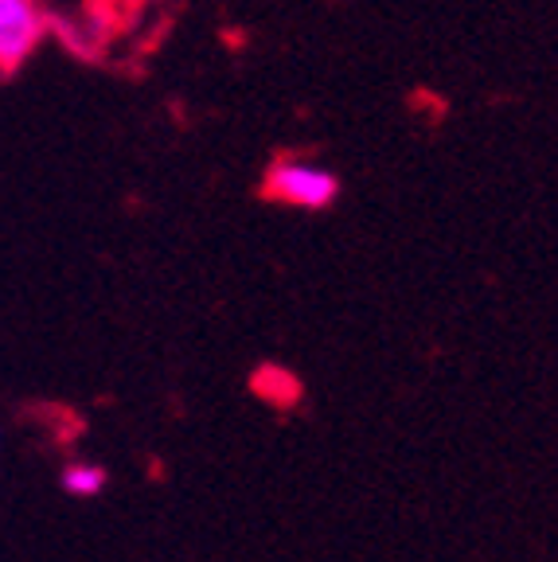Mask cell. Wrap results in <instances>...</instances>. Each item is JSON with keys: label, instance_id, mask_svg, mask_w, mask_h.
I'll use <instances>...</instances> for the list:
<instances>
[{"label": "cell", "instance_id": "7a4b0ae2", "mask_svg": "<svg viewBox=\"0 0 558 562\" xmlns=\"http://www.w3.org/2000/svg\"><path fill=\"white\" fill-rule=\"evenodd\" d=\"M52 20L40 0H0V75H16L44 47Z\"/></svg>", "mask_w": 558, "mask_h": 562}, {"label": "cell", "instance_id": "3957f363", "mask_svg": "<svg viewBox=\"0 0 558 562\" xmlns=\"http://www.w3.org/2000/svg\"><path fill=\"white\" fill-rule=\"evenodd\" d=\"M105 488V469L98 465H67L63 469V492L79 496V501H90Z\"/></svg>", "mask_w": 558, "mask_h": 562}, {"label": "cell", "instance_id": "6da1fadb", "mask_svg": "<svg viewBox=\"0 0 558 562\" xmlns=\"http://www.w3.org/2000/svg\"><path fill=\"white\" fill-rule=\"evenodd\" d=\"M266 200L297 211H324L341 195V176L305 157H278L263 176Z\"/></svg>", "mask_w": 558, "mask_h": 562}]
</instances>
